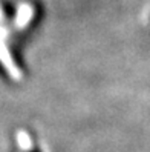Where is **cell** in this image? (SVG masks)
<instances>
[{
    "label": "cell",
    "mask_w": 150,
    "mask_h": 152,
    "mask_svg": "<svg viewBox=\"0 0 150 152\" xmlns=\"http://www.w3.org/2000/svg\"><path fill=\"white\" fill-rule=\"evenodd\" d=\"M34 15V8L29 5V3H23L19 11H17V20H15V25L17 28H23L29 23V20L32 19Z\"/></svg>",
    "instance_id": "obj_1"
}]
</instances>
